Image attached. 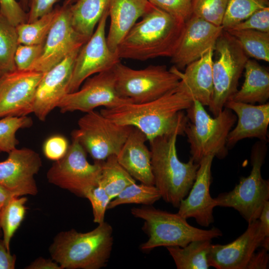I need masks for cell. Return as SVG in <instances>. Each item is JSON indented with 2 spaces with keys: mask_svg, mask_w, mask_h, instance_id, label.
I'll list each match as a JSON object with an SVG mask.
<instances>
[{
  "mask_svg": "<svg viewBox=\"0 0 269 269\" xmlns=\"http://www.w3.org/2000/svg\"><path fill=\"white\" fill-rule=\"evenodd\" d=\"M43 43L36 45L19 44L14 58L16 70H29L40 55Z\"/></svg>",
  "mask_w": 269,
  "mask_h": 269,
  "instance_id": "39",
  "label": "cell"
},
{
  "mask_svg": "<svg viewBox=\"0 0 269 269\" xmlns=\"http://www.w3.org/2000/svg\"><path fill=\"white\" fill-rule=\"evenodd\" d=\"M269 6V0H228L222 22L224 30L232 28L253 13Z\"/></svg>",
  "mask_w": 269,
  "mask_h": 269,
  "instance_id": "34",
  "label": "cell"
},
{
  "mask_svg": "<svg viewBox=\"0 0 269 269\" xmlns=\"http://www.w3.org/2000/svg\"><path fill=\"white\" fill-rule=\"evenodd\" d=\"M0 162V184L16 196L36 195L34 176L42 165L39 154L32 149L15 148Z\"/></svg>",
  "mask_w": 269,
  "mask_h": 269,
  "instance_id": "16",
  "label": "cell"
},
{
  "mask_svg": "<svg viewBox=\"0 0 269 269\" xmlns=\"http://www.w3.org/2000/svg\"><path fill=\"white\" fill-rule=\"evenodd\" d=\"M218 54L213 61L214 94L209 106L214 117L223 109L238 91L239 80L249 59L237 40L223 30L215 47Z\"/></svg>",
  "mask_w": 269,
  "mask_h": 269,
  "instance_id": "9",
  "label": "cell"
},
{
  "mask_svg": "<svg viewBox=\"0 0 269 269\" xmlns=\"http://www.w3.org/2000/svg\"><path fill=\"white\" fill-rule=\"evenodd\" d=\"M113 228L105 221L86 233L72 229L59 233L49 247L52 259L62 269H100L109 260Z\"/></svg>",
  "mask_w": 269,
  "mask_h": 269,
  "instance_id": "3",
  "label": "cell"
},
{
  "mask_svg": "<svg viewBox=\"0 0 269 269\" xmlns=\"http://www.w3.org/2000/svg\"><path fill=\"white\" fill-rule=\"evenodd\" d=\"M211 240L194 241L184 247H166L177 269H208V251Z\"/></svg>",
  "mask_w": 269,
  "mask_h": 269,
  "instance_id": "27",
  "label": "cell"
},
{
  "mask_svg": "<svg viewBox=\"0 0 269 269\" xmlns=\"http://www.w3.org/2000/svg\"><path fill=\"white\" fill-rule=\"evenodd\" d=\"M146 135L133 127L117 158L119 163L140 183L154 185L151 165V153L145 144Z\"/></svg>",
  "mask_w": 269,
  "mask_h": 269,
  "instance_id": "22",
  "label": "cell"
},
{
  "mask_svg": "<svg viewBox=\"0 0 269 269\" xmlns=\"http://www.w3.org/2000/svg\"><path fill=\"white\" fill-rule=\"evenodd\" d=\"M155 6L185 23L192 15L193 0H148Z\"/></svg>",
  "mask_w": 269,
  "mask_h": 269,
  "instance_id": "37",
  "label": "cell"
},
{
  "mask_svg": "<svg viewBox=\"0 0 269 269\" xmlns=\"http://www.w3.org/2000/svg\"><path fill=\"white\" fill-rule=\"evenodd\" d=\"M77 0H65L62 5L68 6L74 3Z\"/></svg>",
  "mask_w": 269,
  "mask_h": 269,
  "instance_id": "50",
  "label": "cell"
},
{
  "mask_svg": "<svg viewBox=\"0 0 269 269\" xmlns=\"http://www.w3.org/2000/svg\"><path fill=\"white\" fill-rule=\"evenodd\" d=\"M69 145L67 138L64 136L53 135L44 141L42 147L43 152L47 159L57 161L65 155Z\"/></svg>",
  "mask_w": 269,
  "mask_h": 269,
  "instance_id": "41",
  "label": "cell"
},
{
  "mask_svg": "<svg viewBox=\"0 0 269 269\" xmlns=\"http://www.w3.org/2000/svg\"><path fill=\"white\" fill-rule=\"evenodd\" d=\"M30 0H19V3L24 11L28 10Z\"/></svg>",
  "mask_w": 269,
  "mask_h": 269,
  "instance_id": "49",
  "label": "cell"
},
{
  "mask_svg": "<svg viewBox=\"0 0 269 269\" xmlns=\"http://www.w3.org/2000/svg\"><path fill=\"white\" fill-rule=\"evenodd\" d=\"M265 237L259 219L249 223L246 230L234 241L226 245H210L208 253L210 267L246 269L252 255Z\"/></svg>",
  "mask_w": 269,
  "mask_h": 269,
  "instance_id": "18",
  "label": "cell"
},
{
  "mask_svg": "<svg viewBox=\"0 0 269 269\" xmlns=\"http://www.w3.org/2000/svg\"><path fill=\"white\" fill-rule=\"evenodd\" d=\"M25 196L13 197L2 208L0 213V226L3 241L10 251L11 240L23 221L26 212Z\"/></svg>",
  "mask_w": 269,
  "mask_h": 269,
  "instance_id": "30",
  "label": "cell"
},
{
  "mask_svg": "<svg viewBox=\"0 0 269 269\" xmlns=\"http://www.w3.org/2000/svg\"><path fill=\"white\" fill-rule=\"evenodd\" d=\"M226 31L237 40L248 57L269 62V32L251 29Z\"/></svg>",
  "mask_w": 269,
  "mask_h": 269,
  "instance_id": "31",
  "label": "cell"
},
{
  "mask_svg": "<svg viewBox=\"0 0 269 269\" xmlns=\"http://www.w3.org/2000/svg\"><path fill=\"white\" fill-rule=\"evenodd\" d=\"M33 125L31 118L26 116L6 117L0 119V153H8L19 143L16 133Z\"/></svg>",
  "mask_w": 269,
  "mask_h": 269,
  "instance_id": "35",
  "label": "cell"
},
{
  "mask_svg": "<svg viewBox=\"0 0 269 269\" xmlns=\"http://www.w3.org/2000/svg\"><path fill=\"white\" fill-rule=\"evenodd\" d=\"M0 12L15 26L27 22V12L16 0H0Z\"/></svg>",
  "mask_w": 269,
  "mask_h": 269,
  "instance_id": "42",
  "label": "cell"
},
{
  "mask_svg": "<svg viewBox=\"0 0 269 269\" xmlns=\"http://www.w3.org/2000/svg\"><path fill=\"white\" fill-rule=\"evenodd\" d=\"M229 29H251L269 32V6L256 11Z\"/></svg>",
  "mask_w": 269,
  "mask_h": 269,
  "instance_id": "40",
  "label": "cell"
},
{
  "mask_svg": "<svg viewBox=\"0 0 269 269\" xmlns=\"http://www.w3.org/2000/svg\"><path fill=\"white\" fill-rule=\"evenodd\" d=\"M214 50L210 49L199 59L191 63L184 72L178 70L180 80L178 86L193 99L202 105L212 103L214 85L212 65Z\"/></svg>",
  "mask_w": 269,
  "mask_h": 269,
  "instance_id": "23",
  "label": "cell"
},
{
  "mask_svg": "<svg viewBox=\"0 0 269 269\" xmlns=\"http://www.w3.org/2000/svg\"><path fill=\"white\" fill-rule=\"evenodd\" d=\"M16 260V256L11 254L3 240L0 239V269H14Z\"/></svg>",
  "mask_w": 269,
  "mask_h": 269,
  "instance_id": "45",
  "label": "cell"
},
{
  "mask_svg": "<svg viewBox=\"0 0 269 269\" xmlns=\"http://www.w3.org/2000/svg\"><path fill=\"white\" fill-rule=\"evenodd\" d=\"M80 48L44 73L36 90L33 110L40 121H45L67 93L75 59Z\"/></svg>",
  "mask_w": 269,
  "mask_h": 269,
  "instance_id": "19",
  "label": "cell"
},
{
  "mask_svg": "<svg viewBox=\"0 0 269 269\" xmlns=\"http://www.w3.org/2000/svg\"><path fill=\"white\" fill-rule=\"evenodd\" d=\"M78 129L73 131L87 153L95 161H103L117 155L133 127L117 124L101 112L86 113L78 122Z\"/></svg>",
  "mask_w": 269,
  "mask_h": 269,
  "instance_id": "10",
  "label": "cell"
},
{
  "mask_svg": "<svg viewBox=\"0 0 269 269\" xmlns=\"http://www.w3.org/2000/svg\"><path fill=\"white\" fill-rule=\"evenodd\" d=\"M178 135L174 133L148 141L154 185L161 198L175 208L188 194L199 166L191 157L187 162L179 160L176 145Z\"/></svg>",
  "mask_w": 269,
  "mask_h": 269,
  "instance_id": "4",
  "label": "cell"
},
{
  "mask_svg": "<svg viewBox=\"0 0 269 269\" xmlns=\"http://www.w3.org/2000/svg\"><path fill=\"white\" fill-rule=\"evenodd\" d=\"M228 0H193L192 15L222 26Z\"/></svg>",
  "mask_w": 269,
  "mask_h": 269,
  "instance_id": "36",
  "label": "cell"
},
{
  "mask_svg": "<svg viewBox=\"0 0 269 269\" xmlns=\"http://www.w3.org/2000/svg\"><path fill=\"white\" fill-rule=\"evenodd\" d=\"M60 6L31 22H24L16 26L19 44L36 45L43 43L59 12Z\"/></svg>",
  "mask_w": 269,
  "mask_h": 269,
  "instance_id": "29",
  "label": "cell"
},
{
  "mask_svg": "<svg viewBox=\"0 0 269 269\" xmlns=\"http://www.w3.org/2000/svg\"><path fill=\"white\" fill-rule=\"evenodd\" d=\"M161 198L160 191L154 186L141 183L132 184L110 202L108 209L124 204H135L152 205Z\"/></svg>",
  "mask_w": 269,
  "mask_h": 269,
  "instance_id": "33",
  "label": "cell"
},
{
  "mask_svg": "<svg viewBox=\"0 0 269 269\" xmlns=\"http://www.w3.org/2000/svg\"><path fill=\"white\" fill-rule=\"evenodd\" d=\"M19 44L16 26L0 12V76L16 70L14 58Z\"/></svg>",
  "mask_w": 269,
  "mask_h": 269,
  "instance_id": "32",
  "label": "cell"
},
{
  "mask_svg": "<svg viewBox=\"0 0 269 269\" xmlns=\"http://www.w3.org/2000/svg\"><path fill=\"white\" fill-rule=\"evenodd\" d=\"M141 18L118 44L116 51L119 58L139 61L170 58L180 40L185 23L152 4Z\"/></svg>",
  "mask_w": 269,
  "mask_h": 269,
  "instance_id": "2",
  "label": "cell"
},
{
  "mask_svg": "<svg viewBox=\"0 0 269 269\" xmlns=\"http://www.w3.org/2000/svg\"><path fill=\"white\" fill-rule=\"evenodd\" d=\"M14 196H16L0 184V207L1 208Z\"/></svg>",
  "mask_w": 269,
  "mask_h": 269,
  "instance_id": "48",
  "label": "cell"
},
{
  "mask_svg": "<svg viewBox=\"0 0 269 269\" xmlns=\"http://www.w3.org/2000/svg\"><path fill=\"white\" fill-rule=\"evenodd\" d=\"M26 269H62L61 267L52 259H47L42 257L35 260L25 268Z\"/></svg>",
  "mask_w": 269,
  "mask_h": 269,
  "instance_id": "46",
  "label": "cell"
},
{
  "mask_svg": "<svg viewBox=\"0 0 269 269\" xmlns=\"http://www.w3.org/2000/svg\"><path fill=\"white\" fill-rule=\"evenodd\" d=\"M224 107L231 110L238 119L236 127L231 130L227 139V147L231 148L239 141L256 137L267 142L269 124V103L255 105L230 100Z\"/></svg>",
  "mask_w": 269,
  "mask_h": 269,
  "instance_id": "21",
  "label": "cell"
},
{
  "mask_svg": "<svg viewBox=\"0 0 269 269\" xmlns=\"http://www.w3.org/2000/svg\"><path fill=\"white\" fill-rule=\"evenodd\" d=\"M102 163H89L86 151L77 138L72 135V142L66 153L54 161L48 169L46 177L50 183L85 197L89 190L98 185Z\"/></svg>",
  "mask_w": 269,
  "mask_h": 269,
  "instance_id": "11",
  "label": "cell"
},
{
  "mask_svg": "<svg viewBox=\"0 0 269 269\" xmlns=\"http://www.w3.org/2000/svg\"><path fill=\"white\" fill-rule=\"evenodd\" d=\"M193 101L178 85L174 89L152 101L126 103L104 108L100 112L117 124L138 129L149 141L174 133L184 135L188 119L183 111L190 107Z\"/></svg>",
  "mask_w": 269,
  "mask_h": 269,
  "instance_id": "1",
  "label": "cell"
},
{
  "mask_svg": "<svg viewBox=\"0 0 269 269\" xmlns=\"http://www.w3.org/2000/svg\"><path fill=\"white\" fill-rule=\"evenodd\" d=\"M269 251L262 248L257 252H254L250 259L246 269H268L269 255Z\"/></svg>",
  "mask_w": 269,
  "mask_h": 269,
  "instance_id": "44",
  "label": "cell"
},
{
  "mask_svg": "<svg viewBox=\"0 0 269 269\" xmlns=\"http://www.w3.org/2000/svg\"><path fill=\"white\" fill-rule=\"evenodd\" d=\"M186 111L188 122L184 134L190 145L191 157L198 163L210 155L225 158L228 154L227 137L237 120L235 114L224 107L217 116L212 117L196 100Z\"/></svg>",
  "mask_w": 269,
  "mask_h": 269,
  "instance_id": "6",
  "label": "cell"
},
{
  "mask_svg": "<svg viewBox=\"0 0 269 269\" xmlns=\"http://www.w3.org/2000/svg\"><path fill=\"white\" fill-rule=\"evenodd\" d=\"M266 237H269V201L266 202L259 218Z\"/></svg>",
  "mask_w": 269,
  "mask_h": 269,
  "instance_id": "47",
  "label": "cell"
},
{
  "mask_svg": "<svg viewBox=\"0 0 269 269\" xmlns=\"http://www.w3.org/2000/svg\"><path fill=\"white\" fill-rule=\"evenodd\" d=\"M84 198H87L92 205L94 222L98 224L103 222L106 211L111 200L108 194L98 185L89 190Z\"/></svg>",
  "mask_w": 269,
  "mask_h": 269,
  "instance_id": "38",
  "label": "cell"
},
{
  "mask_svg": "<svg viewBox=\"0 0 269 269\" xmlns=\"http://www.w3.org/2000/svg\"><path fill=\"white\" fill-rule=\"evenodd\" d=\"M88 40L73 27L69 6L62 5L43 43L41 53L29 70L45 73Z\"/></svg>",
  "mask_w": 269,
  "mask_h": 269,
  "instance_id": "14",
  "label": "cell"
},
{
  "mask_svg": "<svg viewBox=\"0 0 269 269\" xmlns=\"http://www.w3.org/2000/svg\"><path fill=\"white\" fill-rule=\"evenodd\" d=\"M1 234H2V231H1V228H0V236Z\"/></svg>",
  "mask_w": 269,
  "mask_h": 269,
  "instance_id": "51",
  "label": "cell"
},
{
  "mask_svg": "<svg viewBox=\"0 0 269 269\" xmlns=\"http://www.w3.org/2000/svg\"><path fill=\"white\" fill-rule=\"evenodd\" d=\"M214 156L208 155L199 162L195 180L187 195L182 199L177 212L186 218H193L202 227H208L214 222L213 210L216 206L210 194L211 166Z\"/></svg>",
  "mask_w": 269,
  "mask_h": 269,
  "instance_id": "20",
  "label": "cell"
},
{
  "mask_svg": "<svg viewBox=\"0 0 269 269\" xmlns=\"http://www.w3.org/2000/svg\"><path fill=\"white\" fill-rule=\"evenodd\" d=\"M216 26L192 15L185 23L178 45L171 58L178 69L185 68L199 59L210 49H215L216 42L223 31Z\"/></svg>",
  "mask_w": 269,
  "mask_h": 269,
  "instance_id": "17",
  "label": "cell"
},
{
  "mask_svg": "<svg viewBox=\"0 0 269 269\" xmlns=\"http://www.w3.org/2000/svg\"><path fill=\"white\" fill-rule=\"evenodd\" d=\"M60 0H30L26 22H31L53 10Z\"/></svg>",
  "mask_w": 269,
  "mask_h": 269,
  "instance_id": "43",
  "label": "cell"
},
{
  "mask_svg": "<svg viewBox=\"0 0 269 269\" xmlns=\"http://www.w3.org/2000/svg\"><path fill=\"white\" fill-rule=\"evenodd\" d=\"M135 180L118 162L116 155L102 161L98 186L103 188L111 200Z\"/></svg>",
  "mask_w": 269,
  "mask_h": 269,
  "instance_id": "28",
  "label": "cell"
},
{
  "mask_svg": "<svg viewBox=\"0 0 269 269\" xmlns=\"http://www.w3.org/2000/svg\"><path fill=\"white\" fill-rule=\"evenodd\" d=\"M109 10L99 21L91 37L81 47L76 56L67 94L78 90L88 78L112 69L120 58L109 48L106 35Z\"/></svg>",
  "mask_w": 269,
  "mask_h": 269,
  "instance_id": "12",
  "label": "cell"
},
{
  "mask_svg": "<svg viewBox=\"0 0 269 269\" xmlns=\"http://www.w3.org/2000/svg\"><path fill=\"white\" fill-rule=\"evenodd\" d=\"M43 74L16 70L0 76V119L33 113L36 90Z\"/></svg>",
  "mask_w": 269,
  "mask_h": 269,
  "instance_id": "15",
  "label": "cell"
},
{
  "mask_svg": "<svg viewBox=\"0 0 269 269\" xmlns=\"http://www.w3.org/2000/svg\"><path fill=\"white\" fill-rule=\"evenodd\" d=\"M266 142L260 140L253 146L250 174L242 177L233 190L214 198L216 206L234 208L248 223L259 219L269 199V181L264 179L261 174L267 151Z\"/></svg>",
  "mask_w": 269,
  "mask_h": 269,
  "instance_id": "8",
  "label": "cell"
},
{
  "mask_svg": "<svg viewBox=\"0 0 269 269\" xmlns=\"http://www.w3.org/2000/svg\"><path fill=\"white\" fill-rule=\"evenodd\" d=\"M110 0H77L69 6L71 19L74 29L88 40L95 28L108 11Z\"/></svg>",
  "mask_w": 269,
  "mask_h": 269,
  "instance_id": "26",
  "label": "cell"
},
{
  "mask_svg": "<svg viewBox=\"0 0 269 269\" xmlns=\"http://www.w3.org/2000/svg\"><path fill=\"white\" fill-rule=\"evenodd\" d=\"M131 213L144 221L142 229L148 239L140 246L142 251L159 247H184L194 241L211 240L222 236L217 228L204 230L195 227L177 213H172L151 205L133 208Z\"/></svg>",
  "mask_w": 269,
  "mask_h": 269,
  "instance_id": "5",
  "label": "cell"
},
{
  "mask_svg": "<svg viewBox=\"0 0 269 269\" xmlns=\"http://www.w3.org/2000/svg\"><path fill=\"white\" fill-rule=\"evenodd\" d=\"M113 68L88 78L80 89L66 94L57 106L60 112L88 113L99 107L112 108L132 103L118 94Z\"/></svg>",
  "mask_w": 269,
  "mask_h": 269,
  "instance_id": "13",
  "label": "cell"
},
{
  "mask_svg": "<svg viewBox=\"0 0 269 269\" xmlns=\"http://www.w3.org/2000/svg\"><path fill=\"white\" fill-rule=\"evenodd\" d=\"M117 91L132 103L141 104L157 99L177 87L180 80L179 69L174 66L149 65L134 69L120 62L113 68Z\"/></svg>",
  "mask_w": 269,
  "mask_h": 269,
  "instance_id": "7",
  "label": "cell"
},
{
  "mask_svg": "<svg viewBox=\"0 0 269 269\" xmlns=\"http://www.w3.org/2000/svg\"><path fill=\"white\" fill-rule=\"evenodd\" d=\"M151 5L148 0H110L107 41L111 50L116 51L121 40Z\"/></svg>",
  "mask_w": 269,
  "mask_h": 269,
  "instance_id": "24",
  "label": "cell"
},
{
  "mask_svg": "<svg viewBox=\"0 0 269 269\" xmlns=\"http://www.w3.org/2000/svg\"><path fill=\"white\" fill-rule=\"evenodd\" d=\"M245 80L232 100L255 105L264 104L269 98V72L255 60L249 59L245 67Z\"/></svg>",
  "mask_w": 269,
  "mask_h": 269,
  "instance_id": "25",
  "label": "cell"
},
{
  "mask_svg": "<svg viewBox=\"0 0 269 269\" xmlns=\"http://www.w3.org/2000/svg\"><path fill=\"white\" fill-rule=\"evenodd\" d=\"M2 208L0 207V211L1 210Z\"/></svg>",
  "mask_w": 269,
  "mask_h": 269,
  "instance_id": "52",
  "label": "cell"
}]
</instances>
